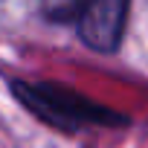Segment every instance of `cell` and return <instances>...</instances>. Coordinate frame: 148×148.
<instances>
[{"mask_svg": "<svg viewBox=\"0 0 148 148\" xmlns=\"http://www.w3.org/2000/svg\"><path fill=\"white\" fill-rule=\"evenodd\" d=\"M41 9L49 21L55 23H70L79 18V9H82V0H41Z\"/></svg>", "mask_w": 148, "mask_h": 148, "instance_id": "cell-3", "label": "cell"}, {"mask_svg": "<svg viewBox=\"0 0 148 148\" xmlns=\"http://www.w3.org/2000/svg\"><path fill=\"white\" fill-rule=\"evenodd\" d=\"M131 0H82L79 9V35L96 52H113L122 44Z\"/></svg>", "mask_w": 148, "mask_h": 148, "instance_id": "cell-2", "label": "cell"}, {"mask_svg": "<svg viewBox=\"0 0 148 148\" xmlns=\"http://www.w3.org/2000/svg\"><path fill=\"white\" fill-rule=\"evenodd\" d=\"M15 96L44 122L64 128V131H79L87 125H113L122 122L119 116H113V110L99 108L96 102L73 93L67 87H55V84H26V82H15Z\"/></svg>", "mask_w": 148, "mask_h": 148, "instance_id": "cell-1", "label": "cell"}]
</instances>
